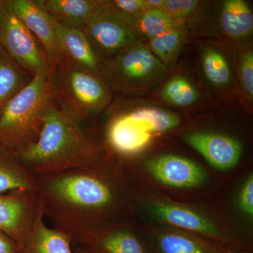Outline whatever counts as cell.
<instances>
[{
    "instance_id": "6da1fadb",
    "label": "cell",
    "mask_w": 253,
    "mask_h": 253,
    "mask_svg": "<svg viewBox=\"0 0 253 253\" xmlns=\"http://www.w3.org/2000/svg\"><path fill=\"white\" fill-rule=\"evenodd\" d=\"M111 172L101 158L85 167L36 176L43 215L73 246L84 244L119 208L121 189Z\"/></svg>"
},
{
    "instance_id": "7a4b0ae2",
    "label": "cell",
    "mask_w": 253,
    "mask_h": 253,
    "mask_svg": "<svg viewBox=\"0 0 253 253\" xmlns=\"http://www.w3.org/2000/svg\"><path fill=\"white\" fill-rule=\"evenodd\" d=\"M16 156L35 176L85 167L102 158L99 145L82 123L54 102L44 115L37 140Z\"/></svg>"
},
{
    "instance_id": "3957f363",
    "label": "cell",
    "mask_w": 253,
    "mask_h": 253,
    "mask_svg": "<svg viewBox=\"0 0 253 253\" xmlns=\"http://www.w3.org/2000/svg\"><path fill=\"white\" fill-rule=\"evenodd\" d=\"M54 102L51 74L33 77L0 106V144L15 155L31 146L39 136L44 115Z\"/></svg>"
},
{
    "instance_id": "277c9868",
    "label": "cell",
    "mask_w": 253,
    "mask_h": 253,
    "mask_svg": "<svg viewBox=\"0 0 253 253\" xmlns=\"http://www.w3.org/2000/svg\"><path fill=\"white\" fill-rule=\"evenodd\" d=\"M54 103L83 123L109 103V86L99 75L89 72L63 56L51 73Z\"/></svg>"
},
{
    "instance_id": "5b68a950",
    "label": "cell",
    "mask_w": 253,
    "mask_h": 253,
    "mask_svg": "<svg viewBox=\"0 0 253 253\" xmlns=\"http://www.w3.org/2000/svg\"><path fill=\"white\" fill-rule=\"evenodd\" d=\"M0 46L32 77L51 74L52 70L39 42L5 0H0Z\"/></svg>"
},
{
    "instance_id": "8992f818",
    "label": "cell",
    "mask_w": 253,
    "mask_h": 253,
    "mask_svg": "<svg viewBox=\"0 0 253 253\" xmlns=\"http://www.w3.org/2000/svg\"><path fill=\"white\" fill-rule=\"evenodd\" d=\"M164 70L151 50L139 42L106 60L100 74L111 85L128 90L161 76Z\"/></svg>"
},
{
    "instance_id": "52a82bcc",
    "label": "cell",
    "mask_w": 253,
    "mask_h": 253,
    "mask_svg": "<svg viewBox=\"0 0 253 253\" xmlns=\"http://www.w3.org/2000/svg\"><path fill=\"white\" fill-rule=\"evenodd\" d=\"M101 6L84 25L85 35L99 59L110 58L139 43V36L130 23L113 10Z\"/></svg>"
},
{
    "instance_id": "ba28073f",
    "label": "cell",
    "mask_w": 253,
    "mask_h": 253,
    "mask_svg": "<svg viewBox=\"0 0 253 253\" xmlns=\"http://www.w3.org/2000/svg\"><path fill=\"white\" fill-rule=\"evenodd\" d=\"M5 1L39 42L52 70L63 56L54 18L46 12L39 0Z\"/></svg>"
},
{
    "instance_id": "9c48e42d",
    "label": "cell",
    "mask_w": 253,
    "mask_h": 253,
    "mask_svg": "<svg viewBox=\"0 0 253 253\" xmlns=\"http://www.w3.org/2000/svg\"><path fill=\"white\" fill-rule=\"evenodd\" d=\"M40 211L41 204L36 192L0 194V230L18 245L31 230Z\"/></svg>"
},
{
    "instance_id": "30bf717a",
    "label": "cell",
    "mask_w": 253,
    "mask_h": 253,
    "mask_svg": "<svg viewBox=\"0 0 253 253\" xmlns=\"http://www.w3.org/2000/svg\"><path fill=\"white\" fill-rule=\"evenodd\" d=\"M184 140L202 155L212 167L227 170L239 163L242 146L231 136L218 133L194 131L188 133Z\"/></svg>"
},
{
    "instance_id": "8fae6325",
    "label": "cell",
    "mask_w": 253,
    "mask_h": 253,
    "mask_svg": "<svg viewBox=\"0 0 253 253\" xmlns=\"http://www.w3.org/2000/svg\"><path fill=\"white\" fill-rule=\"evenodd\" d=\"M146 168L155 179L172 187H196L206 179V173L199 165L176 155L152 158L146 163Z\"/></svg>"
},
{
    "instance_id": "7c38bea8",
    "label": "cell",
    "mask_w": 253,
    "mask_h": 253,
    "mask_svg": "<svg viewBox=\"0 0 253 253\" xmlns=\"http://www.w3.org/2000/svg\"><path fill=\"white\" fill-rule=\"evenodd\" d=\"M107 141L118 154L131 155L144 149L154 136L128 111L115 115L108 125Z\"/></svg>"
},
{
    "instance_id": "4fadbf2b",
    "label": "cell",
    "mask_w": 253,
    "mask_h": 253,
    "mask_svg": "<svg viewBox=\"0 0 253 253\" xmlns=\"http://www.w3.org/2000/svg\"><path fill=\"white\" fill-rule=\"evenodd\" d=\"M55 26L63 56L76 66L99 76L101 60L84 33L56 21Z\"/></svg>"
},
{
    "instance_id": "5bb4252c",
    "label": "cell",
    "mask_w": 253,
    "mask_h": 253,
    "mask_svg": "<svg viewBox=\"0 0 253 253\" xmlns=\"http://www.w3.org/2000/svg\"><path fill=\"white\" fill-rule=\"evenodd\" d=\"M73 246L69 236L46 225L41 206L31 230L18 244V253H73Z\"/></svg>"
},
{
    "instance_id": "9a60e30c",
    "label": "cell",
    "mask_w": 253,
    "mask_h": 253,
    "mask_svg": "<svg viewBox=\"0 0 253 253\" xmlns=\"http://www.w3.org/2000/svg\"><path fill=\"white\" fill-rule=\"evenodd\" d=\"M55 21L82 31L101 8V1L93 0H39Z\"/></svg>"
},
{
    "instance_id": "2e32d148",
    "label": "cell",
    "mask_w": 253,
    "mask_h": 253,
    "mask_svg": "<svg viewBox=\"0 0 253 253\" xmlns=\"http://www.w3.org/2000/svg\"><path fill=\"white\" fill-rule=\"evenodd\" d=\"M36 193V176L18 161L16 155L0 144V194Z\"/></svg>"
},
{
    "instance_id": "e0dca14e",
    "label": "cell",
    "mask_w": 253,
    "mask_h": 253,
    "mask_svg": "<svg viewBox=\"0 0 253 253\" xmlns=\"http://www.w3.org/2000/svg\"><path fill=\"white\" fill-rule=\"evenodd\" d=\"M103 227L90 236L83 246L104 253H145L136 236L124 228Z\"/></svg>"
},
{
    "instance_id": "ac0fdd59",
    "label": "cell",
    "mask_w": 253,
    "mask_h": 253,
    "mask_svg": "<svg viewBox=\"0 0 253 253\" xmlns=\"http://www.w3.org/2000/svg\"><path fill=\"white\" fill-rule=\"evenodd\" d=\"M155 211L163 220L177 227L210 236L219 234L217 228L211 221L183 206L162 203L155 206Z\"/></svg>"
},
{
    "instance_id": "d6986e66",
    "label": "cell",
    "mask_w": 253,
    "mask_h": 253,
    "mask_svg": "<svg viewBox=\"0 0 253 253\" xmlns=\"http://www.w3.org/2000/svg\"><path fill=\"white\" fill-rule=\"evenodd\" d=\"M219 23L224 33L234 40L246 38L253 29V14L244 0H226L221 7Z\"/></svg>"
},
{
    "instance_id": "ffe728a7",
    "label": "cell",
    "mask_w": 253,
    "mask_h": 253,
    "mask_svg": "<svg viewBox=\"0 0 253 253\" xmlns=\"http://www.w3.org/2000/svg\"><path fill=\"white\" fill-rule=\"evenodd\" d=\"M138 36H144L149 41L182 26L181 22L169 16L164 10L149 9L128 21Z\"/></svg>"
},
{
    "instance_id": "44dd1931",
    "label": "cell",
    "mask_w": 253,
    "mask_h": 253,
    "mask_svg": "<svg viewBox=\"0 0 253 253\" xmlns=\"http://www.w3.org/2000/svg\"><path fill=\"white\" fill-rule=\"evenodd\" d=\"M0 46V106L33 79Z\"/></svg>"
},
{
    "instance_id": "7402d4cb",
    "label": "cell",
    "mask_w": 253,
    "mask_h": 253,
    "mask_svg": "<svg viewBox=\"0 0 253 253\" xmlns=\"http://www.w3.org/2000/svg\"><path fill=\"white\" fill-rule=\"evenodd\" d=\"M128 111L154 136L174 129L180 123L177 115L158 108L143 107Z\"/></svg>"
},
{
    "instance_id": "603a6c76",
    "label": "cell",
    "mask_w": 253,
    "mask_h": 253,
    "mask_svg": "<svg viewBox=\"0 0 253 253\" xmlns=\"http://www.w3.org/2000/svg\"><path fill=\"white\" fill-rule=\"evenodd\" d=\"M157 245L160 253H219L201 241L175 233L160 236Z\"/></svg>"
},
{
    "instance_id": "cb8c5ba5",
    "label": "cell",
    "mask_w": 253,
    "mask_h": 253,
    "mask_svg": "<svg viewBox=\"0 0 253 253\" xmlns=\"http://www.w3.org/2000/svg\"><path fill=\"white\" fill-rule=\"evenodd\" d=\"M184 38L185 30L182 26L151 40L150 49L165 65H171L181 49Z\"/></svg>"
},
{
    "instance_id": "d4e9b609",
    "label": "cell",
    "mask_w": 253,
    "mask_h": 253,
    "mask_svg": "<svg viewBox=\"0 0 253 253\" xmlns=\"http://www.w3.org/2000/svg\"><path fill=\"white\" fill-rule=\"evenodd\" d=\"M163 99L177 106H189L199 99L197 89L186 78L176 76L171 78L161 91Z\"/></svg>"
},
{
    "instance_id": "484cf974",
    "label": "cell",
    "mask_w": 253,
    "mask_h": 253,
    "mask_svg": "<svg viewBox=\"0 0 253 253\" xmlns=\"http://www.w3.org/2000/svg\"><path fill=\"white\" fill-rule=\"evenodd\" d=\"M202 66L206 77L217 86H226L231 80V70L224 55L213 48L205 49Z\"/></svg>"
},
{
    "instance_id": "4316f807",
    "label": "cell",
    "mask_w": 253,
    "mask_h": 253,
    "mask_svg": "<svg viewBox=\"0 0 253 253\" xmlns=\"http://www.w3.org/2000/svg\"><path fill=\"white\" fill-rule=\"evenodd\" d=\"M102 3L127 21L149 9L146 0H113Z\"/></svg>"
},
{
    "instance_id": "83f0119b",
    "label": "cell",
    "mask_w": 253,
    "mask_h": 253,
    "mask_svg": "<svg viewBox=\"0 0 253 253\" xmlns=\"http://www.w3.org/2000/svg\"><path fill=\"white\" fill-rule=\"evenodd\" d=\"M240 75L242 85L246 94L251 100L253 98V52L248 49L242 54L240 63Z\"/></svg>"
},
{
    "instance_id": "f1b7e54d",
    "label": "cell",
    "mask_w": 253,
    "mask_h": 253,
    "mask_svg": "<svg viewBox=\"0 0 253 253\" xmlns=\"http://www.w3.org/2000/svg\"><path fill=\"white\" fill-rule=\"evenodd\" d=\"M240 206L244 212L250 216L253 214V176L247 178L241 188L239 197Z\"/></svg>"
},
{
    "instance_id": "f546056e",
    "label": "cell",
    "mask_w": 253,
    "mask_h": 253,
    "mask_svg": "<svg viewBox=\"0 0 253 253\" xmlns=\"http://www.w3.org/2000/svg\"><path fill=\"white\" fill-rule=\"evenodd\" d=\"M18 251L17 243L0 230V253H18Z\"/></svg>"
},
{
    "instance_id": "4dcf8cb0",
    "label": "cell",
    "mask_w": 253,
    "mask_h": 253,
    "mask_svg": "<svg viewBox=\"0 0 253 253\" xmlns=\"http://www.w3.org/2000/svg\"><path fill=\"white\" fill-rule=\"evenodd\" d=\"M163 10L172 16L176 21L181 22L180 7L179 0H166Z\"/></svg>"
},
{
    "instance_id": "1f68e13d",
    "label": "cell",
    "mask_w": 253,
    "mask_h": 253,
    "mask_svg": "<svg viewBox=\"0 0 253 253\" xmlns=\"http://www.w3.org/2000/svg\"><path fill=\"white\" fill-rule=\"evenodd\" d=\"M199 4V1L197 0H179L181 19L182 20L192 14Z\"/></svg>"
},
{
    "instance_id": "d6a6232c",
    "label": "cell",
    "mask_w": 253,
    "mask_h": 253,
    "mask_svg": "<svg viewBox=\"0 0 253 253\" xmlns=\"http://www.w3.org/2000/svg\"><path fill=\"white\" fill-rule=\"evenodd\" d=\"M73 253H104L94 248L83 246H73Z\"/></svg>"
},
{
    "instance_id": "836d02e7",
    "label": "cell",
    "mask_w": 253,
    "mask_h": 253,
    "mask_svg": "<svg viewBox=\"0 0 253 253\" xmlns=\"http://www.w3.org/2000/svg\"><path fill=\"white\" fill-rule=\"evenodd\" d=\"M149 9H163L166 0H146Z\"/></svg>"
},
{
    "instance_id": "e575fe53",
    "label": "cell",
    "mask_w": 253,
    "mask_h": 253,
    "mask_svg": "<svg viewBox=\"0 0 253 253\" xmlns=\"http://www.w3.org/2000/svg\"></svg>"
}]
</instances>
